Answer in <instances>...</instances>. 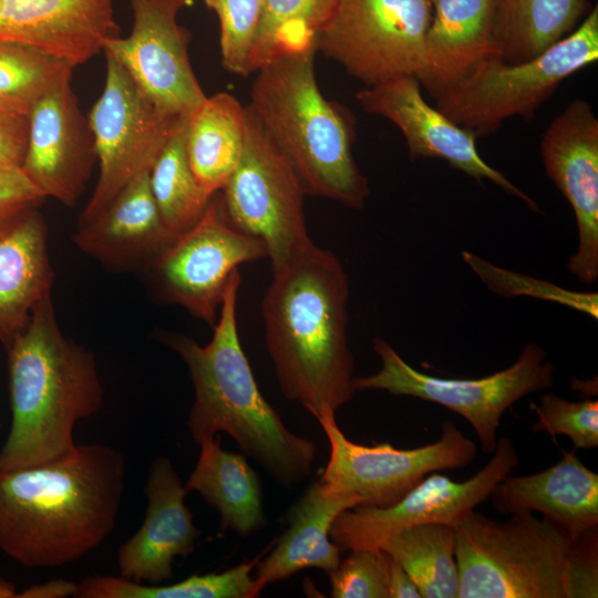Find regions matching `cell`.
I'll return each instance as SVG.
<instances>
[{
	"label": "cell",
	"instance_id": "obj_1",
	"mask_svg": "<svg viewBox=\"0 0 598 598\" xmlns=\"http://www.w3.org/2000/svg\"><path fill=\"white\" fill-rule=\"evenodd\" d=\"M124 454L91 443L33 466L0 470V550L29 568L79 560L112 533Z\"/></svg>",
	"mask_w": 598,
	"mask_h": 598
},
{
	"label": "cell",
	"instance_id": "obj_2",
	"mask_svg": "<svg viewBox=\"0 0 598 598\" xmlns=\"http://www.w3.org/2000/svg\"><path fill=\"white\" fill-rule=\"evenodd\" d=\"M348 300L343 266L316 244L272 272L262 299L266 344L281 392L316 419L336 414L355 393Z\"/></svg>",
	"mask_w": 598,
	"mask_h": 598
},
{
	"label": "cell",
	"instance_id": "obj_3",
	"mask_svg": "<svg viewBox=\"0 0 598 598\" xmlns=\"http://www.w3.org/2000/svg\"><path fill=\"white\" fill-rule=\"evenodd\" d=\"M239 285L236 270L207 344L163 330L156 337L187 365L195 391L187 426L196 444L226 432L244 454L290 486L310 475L317 445L289 431L257 385L238 336Z\"/></svg>",
	"mask_w": 598,
	"mask_h": 598
},
{
	"label": "cell",
	"instance_id": "obj_4",
	"mask_svg": "<svg viewBox=\"0 0 598 598\" xmlns=\"http://www.w3.org/2000/svg\"><path fill=\"white\" fill-rule=\"evenodd\" d=\"M6 350L11 426L0 450V470L66 455L76 446L75 424L93 416L103 402L94 354L62 333L51 293Z\"/></svg>",
	"mask_w": 598,
	"mask_h": 598
},
{
	"label": "cell",
	"instance_id": "obj_5",
	"mask_svg": "<svg viewBox=\"0 0 598 598\" xmlns=\"http://www.w3.org/2000/svg\"><path fill=\"white\" fill-rule=\"evenodd\" d=\"M453 527L457 598L598 597V528L573 536L533 512L496 522L474 509Z\"/></svg>",
	"mask_w": 598,
	"mask_h": 598
},
{
	"label": "cell",
	"instance_id": "obj_6",
	"mask_svg": "<svg viewBox=\"0 0 598 598\" xmlns=\"http://www.w3.org/2000/svg\"><path fill=\"white\" fill-rule=\"evenodd\" d=\"M316 48L257 70L248 107L291 164L306 195L362 209L370 196L353 155L352 116L321 93Z\"/></svg>",
	"mask_w": 598,
	"mask_h": 598
},
{
	"label": "cell",
	"instance_id": "obj_7",
	"mask_svg": "<svg viewBox=\"0 0 598 598\" xmlns=\"http://www.w3.org/2000/svg\"><path fill=\"white\" fill-rule=\"evenodd\" d=\"M597 60L595 6L571 33L540 55L519 63L488 58L433 97L451 121L482 137L513 116L530 120L564 80Z\"/></svg>",
	"mask_w": 598,
	"mask_h": 598
},
{
	"label": "cell",
	"instance_id": "obj_8",
	"mask_svg": "<svg viewBox=\"0 0 598 598\" xmlns=\"http://www.w3.org/2000/svg\"><path fill=\"white\" fill-rule=\"evenodd\" d=\"M381 368L368 377L353 378L354 391L383 390L437 403L463 416L474 429L485 454L494 453L503 414L523 396L554 384L555 369L546 351L527 343L506 369L478 379H446L412 368L382 338L373 340Z\"/></svg>",
	"mask_w": 598,
	"mask_h": 598
},
{
	"label": "cell",
	"instance_id": "obj_9",
	"mask_svg": "<svg viewBox=\"0 0 598 598\" xmlns=\"http://www.w3.org/2000/svg\"><path fill=\"white\" fill-rule=\"evenodd\" d=\"M221 190L227 219L265 244L272 272L315 245L300 179L248 105L243 153Z\"/></svg>",
	"mask_w": 598,
	"mask_h": 598
},
{
	"label": "cell",
	"instance_id": "obj_10",
	"mask_svg": "<svg viewBox=\"0 0 598 598\" xmlns=\"http://www.w3.org/2000/svg\"><path fill=\"white\" fill-rule=\"evenodd\" d=\"M431 18V0H337L315 45L364 86L419 79Z\"/></svg>",
	"mask_w": 598,
	"mask_h": 598
},
{
	"label": "cell",
	"instance_id": "obj_11",
	"mask_svg": "<svg viewBox=\"0 0 598 598\" xmlns=\"http://www.w3.org/2000/svg\"><path fill=\"white\" fill-rule=\"evenodd\" d=\"M317 420L330 445L319 483L324 493L355 498L358 506H391L429 473L465 467L476 456L475 443L451 421L441 424L437 441L402 450L389 442L368 446L350 441L339 429L334 413Z\"/></svg>",
	"mask_w": 598,
	"mask_h": 598
},
{
	"label": "cell",
	"instance_id": "obj_12",
	"mask_svg": "<svg viewBox=\"0 0 598 598\" xmlns=\"http://www.w3.org/2000/svg\"><path fill=\"white\" fill-rule=\"evenodd\" d=\"M102 94L87 122L99 161V178L79 223L101 213L135 177L151 172L167 142L187 120L161 113L111 54Z\"/></svg>",
	"mask_w": 598,
	"mask_h": 598
},
{
	"label": "cell",
	"instance_id": "obj_13",
	"mask_svg": "<svg viewBox=\"0 0 598 598\" xmlns=\"http://www.w3.org/2000/svg\"><path fill=\"white\" fill-rule=\"evenodd\" d=\"M216 194L199 220L144 269L163 300L213 327L233 274L241 264L268 257L260 239L230 224Z\"/></svg>",
	"mask_w": 598,
	"mask_h": 598
},
{
	"label": "cell",
	"instance_id": "obj_14",
	"mask_svg": "<svg viewBox=\"0 0 598 598\" xmlns=\"http://www.w3.org/2000/svg\"><path fill=\"white\" fill-rule=\"evenodd\" d=\"M513 441L497 440L489 462L474 476L455 482L433 473L423 477L400 501L388 507L355 506L342 512L330 529L340 550L380 549L396 533L416 525L454 526L518 465Z\"/></svg>",
	"mask_w": 598,
	"mask_h": 598
},
{
	"label": "cell",
	"instance_id": "obj_15",
	"mask_svg": "<svg viewBox=\"0 0 598 598\" xmlns=\"http://www.w3.org/2000/svg\"><path fill=\"white\" fill-rule=\"evenodd\" d=\"M189 0H130V35L107 39L102 51L114 56L163 114L187 118L207 97L192 69L188 33L177 23Z\"/></svg>",
	"mask_w": 598,
	"mask_h": 598
},
{
	"label": "cell",
	"instance_id": "obj_16",
	"mask_svg": "<svg viewBox=\"0 0 598 598\" xmlns=\"http://www.w3.org/2000/svg\"><path fill=\"white\" fill-rule=\"evenodd\" d=\"M540 155L547 176L569 202L578 248L567 268L580 282L598 279V120L582 99L570 101L544 132Z\"/></svg>",
	"mask_w": 598,
	"mask_h": 598
},
{
	"label": "cell",
	"instance_id": "obj_17",
	"mask_svg": "<svg viewBox=\"0 0 598 598\" xmlns=\"http://www.w3.org/2000/svg\"><path fill=\"white\" fill-rule=\"evenodd\" d=\"M421 85L417 78L403 75L364 86L355 93V99L367 113L383 116L400 128L412 161L443 159L478 182L491 181L532 210L539 212L533 198L481 157L474 132L455 124L425 102Z\"/></svg>",
	"mask_w": 598,
	"mask_h": 598
},
{
	"label": "cell",
	"instance_id": "obj_18",
	"mask_svg": "<svg viewBox=\"0 0 598 598\" xmlns=\"http://www.w3.org/2000/svg\"><path fill=\"white\" fill-rule=\"evenodd\" d=\"M72 74L47 90L28 115L22 171L44 197L74 206L91 177L96 152L71 87Z\"/></svg>",
	"mask_w": 598,
	"mask_h": 598
},
{
	"label": "cell",
	"instance_id": "obj_19",
	"mask_svg": "<svg viewBox=\"0 0 598 598\" xmlns=\"http://www.w3.org/2000/svg\"><path fill=\"white\" fill-rule=\"evenodd\" d=\"M187 493L171 460L156 457L145 485L143 524L117 550L121 577L159 584L172 577L176 557L185 558L194 550L202 532L185 504Z\"/></svg>",
	"mask_w": 598,
	"mask_h": 598
},
{
	"label": "cell",
	"instance_id": "obj_20",
	"mask_svg": "<svg viewBox=\"0 0 598 598\" xmlns=\"http://www.w3.org/2000/svg\"><path fill=\"white\" fill-rule=\"evenodd\" d=\"M118 35L112 0H0V39L32 47L74 68Z\"/></svg>",
	"mask_w": 598,
	"mask_h": 598
},
{
	"label": "cell",
	"instance_id": "obj_21",
	"mask_svg": "<svg viewBox=\"0 0 598 598\" xmlns=\"http://www.w3.org/2000/svg\"><path fill=\"white\" fill-rule=\"evenodd\" d=\"M150 173L130 182L93 218L78 223L76 247L110 269H145L175 238L152 193Z\"/></svg>",
	"mask_w": 598,
	"mask_h": 598
},
{
	"label": "cell",
	"instance_id": "obj_22",
	"mask_svg": "<svg viewBox=\"0 0 598 598\" xmlns=\"http://www.w3.org/2000/svg\"><path fill=\"white\" fill-rule=\"evenodd\" d=\"M489 497L502 513L539 512L573 536L598 528V475L574 451L542 472L507 475Z\"/></svg>",
	"mask_w": 598,
	"mask_h": 598
},
{
	"label": "cell",
	"instance_id": "obj_23",
	"mask_svg": "<svg viewBox=\"0 0 598 598\" xmlns=\"http://www.w3.org/2000/svg\"><path fill=\"white\" fill-rule=\"evenodd\" d=\"M425 64L419 80L434 96L482 61L498 56L497 0H431Z\"/></svg>",
	"mask_w": 598,
	"mask_h": 598
},
{
	"label": "cell",
	"instance_id": "obj_24",
	"mask_svg": "<svg viewBox=\"0 0 598 598\" xmlns=\"http://www.w3.org/2000/svg\"><path fill=\"white\" fill-rule=\"evenodd\" d=\"M48 231L38 208L0 228V342L4 348L27 326L39 301L51 293L54 271Z\"/></svg>",
	"mask_w": 598,
	"mask_h": 598
},
{
	"label": "cell",
	"instance_id": "obj_25",
	"mask_svg": "<svg viewBox=\"0 0 598 598\" xmlns=\"http://www.w3.org/2000/svg\"><path fill=\"white\" fill-rule=\"evenodd\" d=\"M358 505L355 498L327 494L319 481L312 483L290 509L288 528L255 566L258 594L306 568L333 571L341 561V550L330 538L331 526L342 512Z\"/></svg>",
	"mask_w": 598,
	"mask_h": 598
},
{
	"label": "cell",
	"instance_id": "obj_26",
	"mask_svg": "<svg viewBox=\"0 0 598 598\" xmlns=\"http://www.w3.org/2000/svg\"><path fill=\"white\" fill-rule=\"evenodd\" d=\"M185 488L197 492L220 516L221 528L248 536L266 523L258 475L243 454L225 451L220 435L204 440Z\"/></svg>",
	"mask_w": 598,
	"mask_h": 598
},
{
	"label": "cell",
	"instance_id": "obj_27",
	"mask_svg": "<svg viewBox=\"0 0 598 598\" xmlns=\"http://www.w3.org/2000/svg\"><path fill=\"white\" fill-rule=\"evenodd\" d=\"M246 107L229 93L218 92L187 117L186 152L205 192L221 190L236 169L244 148Z\"/></svg>",
	"mask_w": 598,
	"mask_h": 598
},
{
	"label": "cell",
	"instance_id": "obj_28",
	"mask_svg": "<svg viewBox=\"0 0 598 598\" xmlns=\"http://www.w3.org/2000/svg\"><path fill=\"white\" fill-rule=\"evenodd\" d=\"M589 0H497L496 43L507 63L532 60L571 33Z\"/></svg>",
	"mask_w": 598,
	"mask_h": 598
},
{
	"label": "cell",
	"instance_id": "obj_29",
	"mask_svg": "<svg viewBox=\"0 0 598 598\" xmlns=\"http://www.w3.org/2000/svg\"><path fill=\"white\" fill-rule=\"evenodd\" d=\"M380 549L405 569L422 598H457L460 579L453 526H412L393 535Z\"/></svg>",
	"mask_w": 598,
	"mask_h": 598
},
{
	"label": "cell",
	"instance_id": "obj_30",
	"mask_svg": "<svg viewBox=\"0 0 598 598\" xmlns=\"http://www.w3.org/2000/svg\"><path fill=\"white\" fill-rule=\"evenodd\" d=\"M260 558L223 573L192 575L172 585L136 582L121 576H89L79 582L78 598H254L259 594L251 570Z\"/></svg>",
	"mask_w": 598,
	"mask_h": 598
},
{
	"label": "cell",
	"instance_id": "obj_31",
	"mask_svg": "<svg viewBox=\"0 0 598 598\" xmlns=\"http://www.w3.org/2000/svg\"><path fill=\"white\" fill-rule=\"evenodd\" d=\"M186 121L167 142L150 173L161 217L176 237L199 220L215 195L203 189L190 168L186 152Z\"/></svg>",
	"mask_w": 598,
	"mask_h": 598
},
{
	"label": "cell",
	"instance_id": "obj_32",
	"mask_svg": "<svg viewBox=\"0 0 598 598\" xmlns=\"http://www.w3.org/2000/svg\"><path fill=\"white\" fill-rule=\"evenodd\" d=\"M337 0H264V14L251 54L256 72L285 55L316 48V37Z\"/></svg>",
	"mask_w": 598,
	"mask_h": 598
},
{
	"label": "cell",
	"instance_id": "obj_33",
	"mask_svg": "<svg viewBox=\"0 0 598 598\" xmlns=\"http://www.w3.org/2000/svg\"><path fill=\"white\" fill-rule=\"evenodd\" d=\"M73 69L38 49L0 39V111L28 117L40 96Z\"/></svg>",
	"mask_w": 598,
	"mask_h": 598
},
{
	"label": "cell",
	"instance_id": "obj_34",
	"mask_svg": "<svg viewBox=\"0 0 598 598\" xmlns=\"http://www.w3.org/2000/svg\"><path fill=\"white\" fill-rule=\"evenodd\" d=\"M220 27L221 64L238 76L252 73L251 54L264 14V0H215Z\"/></svg>",
	"mask_w": 598,
	"mask_h": 598
},
{
	"label": "cell",
	"instance_id": "obj_35",
	"mask_svg": "<svg viewBox=\"0 0 598 598\" xmlns=\"http://www.w3.org/2000/svg\"><path fill=\"white\" fill-rule=\"evenodd\" d=\"M462 255L465 262L476 272L483 282L492 291L501 296H533L571 307L595 319L598 318V296L596 292L566 290L551 282L499 268L472 252L463 251Z\"/></svg>",
	"mask_w": 598,
	"mask_h": 598
},
{
	"label": "cell",
	"instance_id": "obj_36",
	"mask_svg": "<svg viewBox=\"0 0 598 598\" xmlns=\"http://www.w3.org/2000/svg\"><path fill=\"white\" fill-rule=\"evenodd\" d=\"M530 409L537 415L534 432L568 436L577 448L598 446L597 400L571 402L548 392L539 398V404L530 402Z\"/></svg>",
	"mask_w": 598,
	"mask_h": 598
},
{
	"label": "cell",
	"instance_id": "obj_37",
	"mask_svg": "<svg viewBox=\"0 0 598 598\" xmlns=\"http://www.w3.org/2000/svg\"><path fill=\"white\" fill-rule=\"evenodd\" d=\"M331 597L389 598L388 555L381 549H354L328 574Z\"/></svg>",
	"mask_w": 598,
	"mask_h": 598
},
{
	"label": "cell",
	"instance_id": "obj_38",
	"mask_svg": "<svg viewBox=\"0 0 598 598\" xmlns=\"http://www.w3.org/2000/svg\"><path fill=\"white\" fill-rule=\"evenodd\" d=\"M44 198L21 167L0 166V228L37 209Z\"/></svg>",
	"mask_w": 598,
	"mask_h": 598
},
{
	"label": "cell",
	"instance_id": "obj_39",
	"mask_svg": "<svg viewBox=\"0 0 598 598\" xmlns=\"http://www.w3.org/2000/svg\"><path fill=\"white\" fill-rule=\"evenodd\" d=\"M28 142V118L0 111V166L21 167Z\"/></svg>",
	"mask_w": 598,
	"mask_h": 598
},
{
	"label": "cell",
	"instance_id": "obj_40",
	"mask_svg": "<svg viewBox=\"0 0 598 598\" xmlns=\"http://www.w3.org/2000/svg\"><path fill=\"white\" fill-rule=\"evenodd\" d=\"M386 585L389 598H422L421 592L411 576L389 555Z\"/></svg>",
	"mask_w": 598,
	"mask_h": 598
},
{
	"label": "cell",
	"instance_id": "obj_41",
	"mask_svg": "<svg viewBox=\"0 0 598 598\" xmlns=\"http://www.w3.org/2000/svg\"><path fill=\"white\" fill-rule=\"evenodd\" d=\"M79 584L64 579H53L32 585L17 594L19 598H66L75 597Z\"/></svg>",
	"mask_w": 598,
	"mask_h": 598
},
{
	"label": "cell",
	"instance_id": "obj_42",
	"mask_svg": "<svg viewBox=\"0 0 598 598\" xmlns=\"http://www.w3.org/2000/svg\"><path fill=\"white\" fill-rule=\"evenodd\" d=\"M16 585L3 578H0V598H14L17 597Z\"/></svg>",
	"mask_w": 598,
	"mask_h": 598
},
{
	"label": "cell",
	"instance_id": "obj_43",
	"mask_svg": "<svg viewBox=\"0 0 598 598\" xmlns=\"http://www.w3.org/2000/svg\"><path fill=\"white\" fill-rule=\"evenodd\" d=\"M189 1H194V0H189ZM202 1H204V3L210 9L215 2V0H202Z\"/></svg>",
	"mask_w": 598,
	"mask_h": 598
},
{
	"label": "cell",
	"instance_id": "obj_44",
	"mask_svg": "<svg viewBox=\"0 0 598 598\" xmlns=\"http://www.w3.org/2000/svg\"><path fill=\"white\" fill-rule=\"evenodd\" d=\"M0 429H1V424H0Z\"/></svg>",
	"mask_w": 598,
	"mask_h": 598
}]
</instances>
